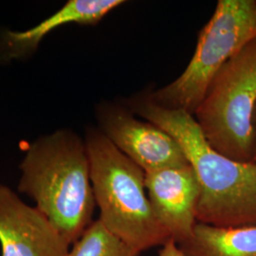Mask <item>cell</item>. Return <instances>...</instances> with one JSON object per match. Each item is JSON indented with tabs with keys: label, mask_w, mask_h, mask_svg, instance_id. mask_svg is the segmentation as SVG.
<instances>
[{
	"label": "cell",
	"mask_w": 256,
	"mask_h": 256,
	"mask_svg": "<svg viewBox=\"0 0 256 256\" xmlns=\"http://www.w3.org/2000/svg\"><path fill=\"white\" fill-rule=\"evenodd\" d=\"M158 256H187L180 248L176 245L174 240L170 239L166 242L160 250Z\"/></svg>",
	"instance_id": "12"
},
{
	"label": "cell",
	"mask_w": 256,
	"mask_h": 256,
	"mask_svg": "<svg viewBox=\"0 0 256 256\" xmlns=\"http://www.w3.org/2000/svg\"><path fill=\"white\" fill-rule=\"evenodd\" d=\"M176 140L200 185L196 220L214 227L256 226V162H240L210 146L192 114L164 108L140 93L122 102Z\"/></svg>",
	"instance_id": "1"
},
{
	"label": "cell",
	"mask_w": 256,
	"mask_h": 256,
	"mask_svg": "<svg viewBox=\"0 0 256 256\" xmlns=\"http://www.w3.org/2000/svg\"><path fill=\"white\" fill-rule=\"evenodd\" d=\"M254 131H256V115H254Z\"/></svg>",
	"instance_id": "13"
},
{
	"label": "cell",
	"mask_w": 256,
	"mask_h": 256,
	"mask_svg": "<svg viewBox=\"0 0 256 256\" xmlns=\"http://www.w3.org/2000/svg\"><path fill=\"white\" fill-rule=\"evenodd\" d=\"M84 142L102 223L140 252L162 247L171 238L151 207L146 172L120 152L99 128H86Z\"/></svg>",
	"instance_id": "3"
},
{
	"label": "cell",
	"mask_w": 256,
	"mask_h": 256,
	"mask_svg": "<svg viewBox=\"0 0 256 256\" xmlns=\"http://www.w3.org/2000/svg\"><path fill=\"white\" fill-rule=\"evenodd\" d=\"M146 188L156 220L183 246L191 238L196 220L200 185L190 164L146 172Z\"/></svg>",
	"instance_id": "8"
},
{
	"label": "cell",
	"mask_w": 256,
	"mask_h": 256,
	"mask_svg": "<svg viewBox=\"0 0 256 256\" xmlns=\"http://www.w3.org/2000/svg\"><path fill=\"white\" fill-rule=\"evenodd\" d=\"M254 39L256 0H220L184 72L164 88L147 92L149 97L164 108L194 115L216 74Z\"/></svg>",
	"instance_id": "5"
},
{
	"label": "cell",
	"mask_w": 256,
	"mask_h": 256,
	"mask_svg": "<svg viewBox=\"0 0 256 256\" xmlns=\"http://www.w3.org/2000/svg\"><path fill=\"white\" fill-rule=\"evenodd\" d=\"M95 116L104 135L144 172L190 164L172 135L148 120L138 119L122 102H100Z\"/></svg>",
	"instance_id": "6"
},
{
	"label": "cell",
	"mask_w": 256,
	"mask_h": 256,
	"mask_svg": "<svg viewBox=\"0 0 256 256\" xmlns=\"http://www.w3.org/2000/svg\"><path fill=\"white\" fill-rule=\"evenodd\" d=\"M1 256H66L70 245L52 222L0 184Z\"/></svg>",
	"instance_id": "7"
},
{
	"label": "cell",
	"mask_w": 256,
	"mask_h": 256,
	"mask_svg": "<svg viewBox=\"0 0 256 256\" xmlns=\"http://www.w3.org/2000/svg\"><path fill=\"white\" fill-rule=\"evenodd\" d=\"M140 254L111 232L98 218L72 244L66 256H138Z\"/></svg>",
	"instance_id": "11"
},
{
	"label": "cell",
	"mask_w": 256,
	"mask_h": 256,
	"mask_svg": "<svg viewBox=\"0 0 256 256\" xmlns=\"http://www.w3.org/2000/svg\"><path fill=\"white\" fill-rule=\"evenodd\" d=\"M19 169L18 192L72 246L93 222L96 207L84 138L70 129L41 136L28 146Z\"/></svg>",
	"instance_id": "2"
},
{
	"label": "cell",
	"mask_w": 256,
	"mask_h": 256,
	"mask_svg": "<svg viewBox=\"0 0 256 256\" xmlns=\"http://www.w3.org/2000/svg\"><path fill=\"white\" fill-rule=\"evenodd\" d=\"M256 39L224 64L194 113L203 136L220 154L256 162Z\"/></svg>",
	"instance_id": "4"
},
{
	"label": "cell",
	"mask_w": 256,
	"mask_h": 256,
	"mask_svg": "<svg viewBox=\"0 0 256 256\" xmlns=\"http://www.w3.org/2000/svg\"><path fill=\"white\" fill-rule=\"evenodd\" d=\"M180 248L187 256H256V226L220 228L198 222L191 239Z\"/></svg>",
	"instance_id": "10"
},
{
	"label": "cell",
	"mask_w": 256,
	"mask_h": 256,
	"mask_svg": "<svg viewBox=\"0 0 256 256\" xmlns=\"http://www.w3.org/2000/svg\"><path fill=\"white\" fill-rule=\"evenodd\" d=\"M124 0H68L54 14L23 30H0V63L22 61L36 52L43 39L52 32L68 24L94 26Z\"/></svg>",
	"instance_id": "9"
}]
</instances>
